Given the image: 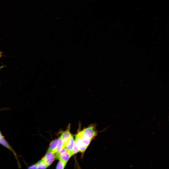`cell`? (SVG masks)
Instances as JSON below:
<instances>
[{
	"instance_id": "6da1fadb",
	"label": "cell",
	"mask_w": 169,
	"mask_h": 169,
	"mask_svg": "<svg viewBox=\"0 0 169 169\" xmlns=\"http://www.w3.org/2000/svg\"><path fill=\"white\" fill-rule=\"evenodd\" d=\"M95 126L91 124L88 127L79 132V134L85 138L92 140L97 135V132L95 130Z\"/></svg>"
},
{
	"instance_id": "7a4b0ae2",
	"label": "cell",
	"mask_w": 169,
	"mask_h": 169,
	"mask_svg": "<svg viewBox=\"0 0 169 169\" xmlns=\"http://www.w3.org/2000/svg\"><path fill=\"white\" fill-rule=\"evenodd\" d=\"M56 158L59 159L67 162L72 155L65 147H64L58 154H56Z\"/></svg>"
},
{
	"instance_id": "3957f363",
	"label": "cell",
	"mask_w": 169,
	"mask_h": 169,
	"mask_svg": "<svg viewBox=\"0 0 169 169\" xmlns=\"http://www.w3.org/2000/svg\"><path fill=\"white\" fill-rule=\"evenodd\" d=\"M56 157V154L54 152L48 150L42 159L48 167L52 163Z\"/></svg>"
},
{
	"instance_id": "277c9868",
	"label": "cell",
	"mask_w": 169,
	"mask_h": 169,
	"mask_svg": "<svg viewBox=\"0 0 169 169\" xmlns=\"http://www.w3.org/2000/svg\"><path fill=\"white\" fill-rule=\"evenodd\" d=\"M74 142L79 151L82 153H84L88 147L84 144L78 134L76 136Z\"/></svg>"
},
{
	"instance_id": "5b68a950",
	"label": "cell",
	"mask_w": 169,
	"mask_h": 169,
	"mask_svg": "<svg viewBox=\"0 0 169 169\" xmlns=\"http://www.w3.org/2000/svg\"><path fill=\"white\" fill-rule=\"evenodd\" d=\"M69 127L66 131L62 132L60 137L63 142L65 147L72 135L69 131Z\"/></svg>"
},
{
	"instance_id": "8992f818",
	"label": "cell",
	"mask_w": 169,
	"mask_h": 169,
	"mask_svg": "<svg viewBox=\"0 0 169 169\" xmlns=\"http://www.w3.org/2000/svg\"><path fill=\"white\" fill-rule=\"evenodd\" d=\"M74 140L72 135L65 147L66 149L71 153L72 156V152L74 145Z\"/></svg>"
},
{
	"instance_id": "52a82bcc",
	"label": "cell",
	"mask_w": 169,
	"mask_h": 169,
	"mask_svg": "<svg viewBox=\"0 0 169 169\" xmlns=\"http://www.w3.org/2000/svg\"><path fill=\"white\" fill-rule=\"evenodd\" d=\"M0 144L11 151L17 158V155L15 152L6 140L3 138H0Z\"/></svg>"
},
{
	"instance_id": "ba28073f",
	"label": "cell",
	"mask_w": 169,
	"mask_h": 169,
	"mask_svg": "<svg viewBox=\"0 0 169 169\" xmlns=\"http://www.w3.org/2000/svg\"><path fill=\"white\" fill-rule=\"evenodd\" d=\"M64 147H65L64 145L63 142L60 137L59 138V140L57 146L55 150L54 151L56 154H58L62 148Z\"/></svg>"
},
{
	"instance_id": "9c48e42d",
	"label": "cell",
	"mask_w": 169,
	"mask_h": 169,
	"mask_svg": "<svg viewBox=\"0 0 169 169\" xmlns=\"http://www.w3.org/2000/svg\"><path fill=\"white\" fill-rule=\"evenodd\" d=\"M58 140L59 138L52 142L50 144L48 150L54 152L57 146Z\"/></svg>"
},
{
	"instance_id": "30bf717a",
	"label": "cell",
	"mask_w": 169,
	"mask_h": 169,
	"mask_svg": "<svg viewBox=\"0 0 169 169\" xmlns=\"http://www.w3.org/2000/svg\"><path fill=\"white\" fill-rule=\"evenodd\" d=\"M77 134L84 144L86 146L88 147L92 140L84 137L81 135L79 133Z\"/></svg>"
},
{
	"instance_id": "8fae6325",
	"label": "cell",
	"mask_w": 169,
	"mask_h": 169,
	"mask_svg": "<svg viewBox=\"0 0 169 169\" xmlns=\"http://www.w3.org/2000/svg\"><path fill=\"white\" fill-rule=\"evenodd\" d=\"M36 164L38 169H45L48 167L42 159L38 161Z\"/></svg>"
},
{
	"instance_id": "7c38bea8",
	"label": "cell",
	"mask_w": 169,
	"mask_h": 169,
	"mask_svg": "<svg viewBox=\"0 0 169 169\" xmlns=\"http://www.w3.org/2000/svg\"><path fill=\"white\" fill-rule=\"evenodd\" d=\"M67 162L61 160H60L56 166V169H64L65 167Z\"/></svg>"
},
{
	"instance_id": "4fadbf2b",
	"label": "cell",
	"mask_w": 169,
	"mask_h": 169,
	"mask_svg": "<svg viewBox=\"0 0 169 169\" xmlns=\"http://www.w3.org/2000/svg\"><path fill=\"white\" fill-rule=\"evenodd\" d=\"M79 151V150L74 142V145L72 152V155L77 153Z\"/></svg>"
},
{
	"instance_id": "5bb4252c",
	"label": "cell",
	"mask_w": 169,
	"mask_h": 169,
	"mask_svg": "<svg viewBox=\"0 0 169 169\" xmlns=\"http://www.w3.org/2000/svg\"><path fill=\"white\" fill-rule=\"evenodd\" d=\"M28 169H37V166L36 164H35L29 167Z\"/></svg>"
},
{
	"instance_id": "9a60e30c",
	"label": "cell",
	"mask_w": 169,
	"mask_h": 169,
	"mask_svg": "<svg viewBox=\"0 0 169 169\" xmlns=\"http://www.w3.org/2000/svg\"><path fill=\"white\" fill-rule=\"evenodd\" d=\"M9 109V108H4L3 109H0V111H2V110H8Z\"/></svg>"
},
{
	"instance_id": "2e32d148",
	"label": "cell",
	"mask_w": 169,
	"mask_h": 169,
	"mask_svg": "<svg viewBox=\"0 0 169 169\" xmlns=\"http://www.w3.org/2000/svg\"><path fill=\"white\" fill-rule=\"evenodd\" d=\"M3 136L2 135L0 131V138H3Z\"/></svg>"
},
{
	"instance_id": "e0dca14e",
	"label": "cell",
	"mask_w": 169,
	"mask_h": 169,
	"mask_svg": "<svg viewBox=\"0 0 169 169\" xmlns=\"http://www.w3.org/2000/svg\"><path fill=\"white\" fill-rule=\"evenodd\" d=\"M2 52L0 51V58L2 56Z\"/></svg>"
}]
</instances>
